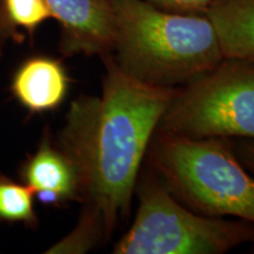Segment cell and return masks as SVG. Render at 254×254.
Instances as JSON below:
<instances>
[{"label": "cell", "instance_id": "obj_1", "mask_svg": "<svg viewBox=\"0 0 254 254\" xmlns=\"http://www.w3.org/2000/svg\"><path fill=\"white\" fill-rule=\"evenodd\" d=\"M101 59V94L72 101L57 144L74 165L80 201L101 219L107 239L129 213L145 152L177 88L129 77L111 53Z\"/></svg>", "mask_w": 254, "mask_h": 254}, {"label": "cell", "instance_id": "obj_2", "mask_svg": "<svg viewBox=\"0 0 254 254\" xmlns=\"http://www.w3.org/2000/svg\"><path fill=\"white\" fill-rule=\"evenodd\" d=\"M114 14V62L127 75L177 88L224 59L205 13L166 11L147 0H109Z\"/></svg>", "mask_w": 254, "mask_h": 254}, {"label": "cell", "instance_id": "obj_3", "mask_svg": "<svg viewBox=\"0 0 254 254\" xmlns=\"http://www.w3.org/2000/svg\"><path fill=\"white\" fill-rule=\"evenodd\" d=\"M153 164L178 198L207 217L240 218L254 224V178L222 138L163 134Z\"/></svg>", "mask_w": 254, "mask_h": 254}, {"label": "cell", "instance_id": "obj_4", "mask_svg": "<svg viewBox=\"0 0 254 254\" xmlns=\"http://www.w3.org/2000/svg\"><path fill=\"white\" fill-rule=\"evenodd\" d=\"M158 127L190 139H254V62L224 58L177 88Z\"/></svg>", "mask_w": 254, "mask_h": 254}, {"label": "cell", "instance_id": "obj_5", "mask_svg": "<svg viewBox=\"0 0 254 254\" xmlns=\"http://www.w3.org/2000/svg\"><path fill=\"white\" fill-rule=\"evenodd\" d=\"M134 222L116 254H220L251 240L253 228L183 207L166 185L148 179L139 187Z\"/></svg>", "mask_w": 254, "mask_h": 254}, {"label": "cell", "instance_id": "obj_6", "mask_svg": "<svg viewBox=\"0 0 254 254\" xmlns=\"http://www.w3.org/2000/svg\"><path fill=\"white\" fill-rule=\"evenodd\" d=\"M59 23V50L65 57L112 53L114 14L109 0H45Z\"/></svg>", "mask_w": 254, "mask_h": 254}, {"label": "cell", "instance_id": "obj_7", "mask_svg": "<svg viewBox=\"0 0 254 254\" xmlns=\"http://www.w3.org/2000/svg\"><path fill=\"white\" fill-rule=\"evenodd\" d=\"M19 177L43 205L59 206L80 201L79 179L74 165L45 129L39 146L21 163Z\"/></svg>", "mask_w": 254, "mask_h": 254}, {"label": "cell", "instance_id": "obj_8", "mask_svg": "<svg viewBox=\"0 0 254 254\" xmlns=\"http://www.w3.org/2000/svg\"><path fill=\"white\" fill-rule=\"evenodd\" d=\"M71 79L58 59L36 56L24 60L11 79L9 91L30 113H45L58 109L68 93Z\"/></svg>", "mask_w": 254, "mask_h": 254}, {"label": "cell", "instance_id": "obj_9", "mask_svg": "<svg viewBox=\"0 0 254 254\" xmlns=\"http://www.w3.org/2000/svg\"><path fill=\"white\" fill-rule=\"evenodd\" d=\"M204 13L213 24L224 58L254 62V0H213Z\"/></svg>", "mask_w": 254, "mask_h": 254}, {"label": "cell", "instance_id": "obj_10", "mask_svg": "<svg viewBox=\"0 0 254 254\" xmlns=\"http://www.w3.org/2000/svg\"><path fill=\"white\" fill-rule=\"evenodd\" d=\"M0 222L23 224L36 228L38 217L34 209V193L26 184L0 173Z\"/></svg>", "mask_w": 254, "mask_h": 254}, {"label": "cell", "instance_id": "obj_11", "mask_svg": "<svg viewBox=\"0 0 254 254\" xmlns=\"http://www.w3.org/2000/svg\"><path fill=\"white\" fill-rule=\"evenodd\" d=\"M101 239H105L104 225L101 219L85 207L79 218V221L68 236H66L55 245L45 251L47 254H81L86 253L97 245Z\"/></svg>", "mask_w": 254, "mask_h": 254}, {"label": "cell", "instance_id": "obj_12", "mask_svg": "<svg viewBox=\"0 0 254 254\" xmlns=\"http://www.w3.org/2000/svg\"><path fill=\"white\" fill-rule=\"evenodd\" d=\"M0 17L12 37L18 38V30L33 33L52 15L45 0H2Z\"/></svg>", "mask_w": 254, "mask_h": 254}, {"label": "cell", "instance_id": "obj_13", "mask_svg": "<svg viewBox=\"0 0 254 254\" xmlns=\"http://www.w3.org/2000/svg\"><path fill=\"white\" fill-rule=\"evenodd\" d=\"M159 7L179 13H204L213 0H147Z\"/></svg>", "mask_w": 254, "mask_h": 254}, {"label": "cell", "instance_id": "obj_14", "mask_svg": "<svg viewBox=\"0 0 254 254\" xmlns=\"http://www.w3.org/2000/svg\"><path fill=\"white\" fill-rule=\"evenodd\" d=\"M238 148V154H239L240 160L249 167L251 172L254 173V139L250 141H244L239 145Z\"/></svg>", "mask_w": 254, "mask_h": 254}, {"label": "cell", "instance_id": "obj_15", "mask_svg": "<svg viewBox=\"0 0 254 254\" xmlns=\"http://www.w3.org/2000/svg\"><path fill=\"white\" fill-rule=\"evenodd\" d=\"M9 37H12V33L9 32L8 27L5 25L1 17H0V59H1L2 52H4L6 40H7Z\"/></svg>", "mask_w": 254, "mask_h": 254}]
</instances>
